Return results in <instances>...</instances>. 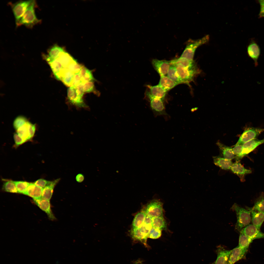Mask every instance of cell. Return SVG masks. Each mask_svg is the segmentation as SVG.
Here are the masks:
<instances>
[{
  "label": "cell",
  "instance_id": "obj_12",
  "mask_svg": "<svg viewBox=\"0 0 264 264\" xmlns=\"http://www.w3.org/2000/svg\"><path fill=\"white\" fill-rule=\"evenodd\" d=\"M153 67L160 76L167 74L171 65L170 61L154 59L152 61Z\"/></svg>",
  "mask_w": 264,
  "mask_h": 264
},
{
  "label": "cell",
  "instance_id": "obj_32",
  "mask_svg": "<svg viewBox=\"0 0 264 264\" xmlns=\"http://www.w3.org/2000/svg\"><path fill=\"white\" fill-rule=\"evenodd\" d=\"M152 226L161 231L167 230L166 223L163 216L153 218Z\"/></svg>",
  "mask_w": 264,
  "mask_h": 264
},
{
  "label": "cell",
  "instance_id": "obj_46",
  "mask_svg": "<svg viewBox=\"0 0 264 264\" xmlns=\"http://www.w3.org/2000/svg\"><path fill=\"white\" fill-rule=\"evenodd\" d=\"M260 14L261 16L264 17V6H261Z\"/></svg>",
  "mask_w": 264,
  "mask_h": 264
},
{
  "label": "cell",
  "instance_id": "obj_45",
  "mask_svg": "<svg viewBox=\"0 0 264 264\" xmlns=\"http://www.w3.org/2000/svg\"><path fill=\"white\" fill-rule=\"evenodd\" d=\"M76 179L77 182L81 183L82 182L84 179V176L82 174H78L76 176Z\"/></svg>",
  "mask_w": 264,
  "mask_h": 264
},
{
  "label": "cell",
  "instance_id": "obj_16",
  "mask_svg": "<svg viewBox=\"0 0 264 264\" xmlns=\"http://www.w3.org/2000/svg\"><path fill=\"white\" fill-rule=\"evenodd\" d=\"M264 143V139L259 140L255 139L244 143L242 145V157L253 151L259 145Z\"/></svg>",
  "mask_w": 264,
  "mask_h": 264
},
{
  "label": "cell",
  "instance_id": "obj_39",
  "mask_svg": "<svg viewBox=\"0 0 264 264\" xmlns=\"http://www.w3.org/2000/svg\"><path fill=\"white\" fill-rule=\"evenodd\" d=\"M28 120L25 117L22 116H19L16 117L14 121L13 125L15 130L24 124Z\"/></svg>",
  "mask_w": 264,
  "mask_h": 264
},
{
  "label": "cell",
  "instance_id": "obj_21",
  "mask_svg": "<svg viewBox=\"0 0 264 264\" xmlns=\"http://www.w3.org/2000/svg\"><path fill=\"white\" fill-rule=\"evenodd\" d=\"M217 251V257L215 264H227L231 250L219 248Z\"/></svg>",
  "mask_w": 264,
  "mask_h": 264
},
{
  "label": "cell",
  "instance_id": "obj_42",
  "mask_svg": "<svg viewBox=\"0 0 264 264\" xmlns=\"http://www.w3.org/2000/svg\"><path fill=\"white\" fill-rule=\"evenodd\" d=\"M233 153L237 159L242 158V154L243 150L242 145L236 144L235 146L232 148Z\"/></svg>",
  "mask_w": 264,
  "mask_h": 264
},
{
  "label": "cell",
  "instance_id": "obj_38",
  "mask_svg": "<svg viewBox=\"0 0 264 264\" xmlns=\"http://www.w3.org/2000/svg\"><path fill=\"white\" fill-rule=\"evenodd\" d=\"M83 85L84 90V92L90 93L93 92L97 95H99V92L95 89L93 82H87L84 83H82Z\"/></svg>",
  "mask_w": 264,
  "mask_h": 264
},
{
  "label": "cell",
  "instance_id": "obj_48",
  "mask_svg": "<svg viewBox=\"0 0 264 264\" xmlns=\"http://www.w3.org/2000/svg\"><path fill=\"white\" fill-rule=\"evenodd\" d=\"M134 264H142V262L140 261H137Z\"/></svg>",
  "mask_w": 264,
  "mask_h": 264
},
{
  "label": "cell",
  "instance_id": "obj_11",
  "mask_svg": "<svg viewBox=\"0 0 264 264\" xmlns=\"http://www.w3.org/2000/svg\"><path fill=\"white\" fill-rule=\"evenodd\" d=\"M68 99L71 104L79 108H87L82 98L77 94L75 87L73 86L68 88L67 90Z\"/></svg>",
  "mask_w": 264,
  "mask_h": 264
},
{
  "label": "cell",
  "instance_id": "obj_40",
  "mask_svg": "<svg viewBox=\"0 0 264 264\" xmlns=\"http://www.w3.org/2000/svg\"><path fill=\"white\" fill-rule=\"evenodd\" d=\"M251 209L258 212H264V198H262L257 201L253 208Z\"/></svg>",
  "mask_w": 264,
  "mask_h": 264
},
{
  "label": "cell",
  "instance_id": "obj_43",
  "mask_svg": "<svg viewBox=\"0 0 264 264\" xmlns=\"http://www.w3.org/2000/svg\"><path fill=\"white\" fill-rule=\"evenodd\" d=\"M50 181L43 179H40L35 181L33 183L36 186L43 188L49 184Z\"/></svg>",
  "mask_w": 264,
  "mask_h": 264
},
{
  "label": "cell",
  "instance_id": "obj_1",
  "mask_svg": "<svg viewBox=\"0 0 264 264\" xmlns=\"http://www.w3.org/2000/svg\"><path fill=\"white\" fill-rule=\"evenodd\" d=\"M36 130V125L28 121L15 130L13 135L16 147L31 140Z\"/></svg>",
  "mask_w": 264,
  "mask_h": 264
},
{
  "label": "cell",
  "instance_id": "obj_5",
  "mask_svg": "<svg viewBox=\"0 0 264 264\" xmlns=\"http://www.w3.org/2000/svg\"><path fill=\"white\" fill-rule=\"evenodd\" d=\"M175 66L183 83L191 82L199 72L197 65L190 67H185L180 64Z\"/></svg>",
  "mask_w": 264,
  "mask_h": 264
},
{
  "label": "cell",
  "instance_id": "obj_33",
  "mask_svg": "<svg viewBox=\"0 0 264 264\" xmlns=\"http://www.w3.org/2000/svg\"><path fill=\"white\" fill-rule=\"evenodd\" d=\"M253 241L243 233H240L238 246L242 248L248 250L249 246Z\"/></svg>",
  "mask_w": 264,
  "mask_h": 264
},
{
  "label": "cell",
  "instance_id": "obj_41",
  "mask_svg": "<svg viewBox=\"0 0 264 264\" xmlns=\"http://www.w3.org/2000/svg\"><path fill=\"white\" fill-rule=\"evenodd\" d=\"M161 231L158 229L152 227L150 231L148 238L154 239L159 238L161 235Z\"/></svg>",
  "mask_w": 264,
  "mask_h": 264
},
{
  "label": "cell",
  "instance_id": "obj_17",
  "mask_svg": "<svg viewBox=\"0 0 264 264\" xmlns=\"http://www.w3.org/2000/svg\"><path fill=\"white\" fill-rule=\"evenodd\" d=\"M248 55L253 61L255 66L258 65V60L260 54V50L258 45L255 43H251L247 48Z\"/></svg>",
  "mask_w": 264,
  "mask_h": 264
},
{
  "label": "cell",
  "instance_id": "obj_36",
  "mask_svg": "<svg viewBox=\"0 0 264 264\" xmlns=\"http://www.w3.org/2000/svg\"><path fill=\"white\" fill-rule=\"evenodd\" d=\"M16 186L18 193L23 194L26 191L30 183L22 181H13Z\"/></svg>",
  "mask_w": 264,
  "mask_h": 264
},
{
  "label": "cell",
  "instance_id": "obj_8",
  "mask_svg": "<svg viewBox=\"0 0 264 264\" xmlns=\"http://www.w3.org/2000/svg\"><path fill=\"white\" fill-rule=\"evenodd\" d=\"M147 216L154 218L163 216L162 203L157 200H154L148 204L143 211Z\"/></svg>",
  "mask_w": 264,
  "mask_h": 264
},
{
  "label": "cell",
  "instance_id": "obj_27",
  "mask_svg": "<svg viewBox=\"0 0 264 264\" xmlns=\"http://www.w3.org/2000/svg\"><path fill=\"white\" fill-rule=\"evenodd\" d=\"M146 215L143 211L140 212L135 216L132 224V229L141 227L144 222Z\"/></svg>",
  "mask_w": 264,
  "mask_h": 264
},
{
  "label": "cell",
  "instance_id": "obj_19",
  "mask_svg": "<svg viewBox=\"0 0 264 264\" xmlns=\"http://www.w3.org/2000/svg\"><path fill=\"white\" fill-rule=\"evenodd\" d=\"M248 210L251 212L253 224L260 230L262 225L264 221V212L256 211L252 209L251 208H249Z\"/></svg>",
  "mask_w": 264,
  "mask_h": 264
},
{
  "label": "cell",
  "instance_id": "obj_47",
  "mask_svg": "<svg viewBox=\"0 0 264 264\" xmlns=\"http://www.w3.org/2000/svg\"><path fill=\"white\" fill-rule=\"evenodd\" d=\"M261 6H264V0H260L259 1Z\"/></svg>",
  "mask_w": 264,
  "mask_h": 264
},
{
  "label": "cell",
  "instance_id": "obj_15",
  "mask_svg": "<svg viewBox=\"0 0 264 264\" xmlns=\"http://www.w3.org/2000/svg\"><path fill=\"white\" fill-rule=\"evenodd\" d=\"M248 250L239 246L231 250L227 264H234L238 261L244 258Z\"/></svg>",
  "mask_w": 264,
  "mask_h": 264
},
{
  "label": "cell",
  "instance_id": "obj_20",
  "mask_svg": "<svg viewBox=\"0 0 264 264\" xmlns=\"http://www.w3.org/2000/svg\"><path fill=\"white\" fill-rule=\"evenodd\" d=\"M146 86L150 90L148 92L152 96L164 100L167 92L158 84L154 86L147 85Z\"/></svg>",
  "mask_w": 264,
  "mask_h": 264
},
{
  "label": "cell",
  "instance_id": "obj_25",
  "mask_svg": "<svg viewBox=\"0 0 264 264\" xmlns=\"http://www.w3.org/2000/svg\"><path fill=\"white\" fill-rule=\"evenodd\" d=\"M158 84L166 92L178 85L168 77L165 76H160Z\"/></svg>",
  "mask_w": 264,
  "mask_h": 264
},
{
  "label": "cell",
  "instance_id": "obj_34",
  "mask_svg": "<svg viewBox=\"0 0 264 264\" xmlns=\"http://www.w3.org/2000/svg\"><path fill=\"white\" fill-rule=\"evenodd\" d=\"M54 75L59 72L63 68L57 58L48 62Z\"/></svg>",
  "mask_w": 264,
  "mask_h": 264
},
{
  "label": "cell",
  "instance_id": "obj_18",
  "mask_svg": "<svg viewBox=\"0 0 264 264\" xmlns=\"http://www.w3.org/2000/svg\"><path fill=\"white\" fill-rule=\"evenodd\" d=\"M43 188L30 183L24 194L30 196L33 199H37L41 198Z\"/></svg>",
  "mask_w": 264,
  "mask_h": 264
},
{
  "label": "cell",
  "instance_id": "obj_35",
  "mask_svg": "<svg viewBox=\"0 0 264 264\" xmlns=\"http://www.w3.org/2000/svg\"><path fill=\"white\" fill-rule=\"evenodd\" d=\"M2 189L5 191L12 193H18L17 191L13 181L8 180L4 182L3 184Z\"/></svg>",
  "mask_w": 264,
  "mask_h": 264
},
{
  "label": "cell",
  "instance_id": "obj_7",
  "mask_svg": "<svg viewBox=\"0 0 264 264\" xmlns=\"http://www.w3.org/2000/svg\"><path fill=\"white\" fill-rule=\"evenodd\" d=\"M33 0H20L11 4V6L15 17L16 26Z\"/></svg>",
  "mask_w": 264,
  "mask_h": 264
},
{
  "label": "cell",
  "instance_id": "obj_6",
  "mask_svg": "<svg viewBox=\"0 0 264 264\" xmlns=\"http://www.w3.org/2000/svg\"><path fill=\"white\" fill-rule=\"evenodd\" d=\"M152 227L151 224L144 222L141 227L131 229L130 232L131 237L133 240L141 242L146 247H148L147 241Z\"/></svg>",
  "mask_w": 264,
  "mask_h": 264
},
{
  "label": "cell",
  "instance_id": "obj_37",
  "mask_svg": "<svg viewBox=\"0 0 264 264\" xmlns=\"http://www.w3.org/2000/svg\"><path fill=\"white\" fill-rule=\"evenodd\" d=\"M83 66L79 64L75 59L71 62L67 67L68 69L74 74L79 72Z\"/></svg>",
  "mask_w": 264,
  "mask_h": 264
},
{
  "label": "cell",
  "instance_id": "obj_31",
  "mask_svg": "<svg viewBox=\"0 0 264 264\" xmlns=\"http://www.w3.org/2000/svg\"><path fill=\"white\" fill-rule=\"evenodd\" d=\"M171 65H175L180 64L184 67H190L197 65L194 60H189L186 58L180 57L179 58L170 61Z\"/></svg>",
  "mask_w": 264,
  "mask_h": 264
},
{
  "label": "cell",
  "instance_id": "obj_24",
  "mask_svg": "<svg viewBox=\"0 0 264 264\" xmlns=\"http://www.w3.org/2000/svg\"><path fill=\"white\" fill-rule=\"evenodd\" d=\"M231 169L233 173L240 177L252 172L251 170L245 168L241 163L238 162L233 164Z\"/></svg>",
  "mask_w": 264,
  "mask_h": 264
},
{
  "label": "cell",
  "instance_id": "obj_9",
  "mask_svg": "<svg viewBox=\"0 0 264 264\" xmlns=\"http://www.w3.org/2000/svg\"><path fill=\"white\" fill-rule=\"evenodd\" d=\"M264 131V128L249 127L246 129L240 136L236 144L242 145L256 138Z\"/></svg>",
  "mask_w": 264,
  "mask_h": 264
},
{
  "label": "cell",
  "instance_id": "obj_29",
  "mask_svg": "<svg viewBox=\"0 0 264 264\" xmlns=\"http://www.w3.org/2000/svg\"><path fill=\"white\" fill-rule=\"evenodd\" d=\"M79 72L81 76V83H83L87 82H93L95 80L91 71L84 66L81 69Z\"/></svg>",
  "mask_w": 264,
  "mask_h": 264
},
{
  "label": "cell",
  "instance_id": "obj_22",
  "mask_svg": "<svg viewBox=\"0 0 264 264\" xmlns=\"http://www.w3.org/2000/svg\"><path fill=\"white\" fill-rule=\"evenodd\" d=\"M60 179L58 178L50 181L47 186L43 188L41 198L50 201L52 197L54 188Z\"/></svg>",
  "mask_w": 264,
  "mask_h": 264
},
{
  "label": "cell",
  "instance_id": "obj_44",
  "mask_svg": "<svg viewBox=\"0 0 264 264\" xmlns=\"http://www.w3.org/2000/svg\"><path fill=\"white\" fill-rule=\"evenodd\" d=\"M81 76L79 72L75 73L74 76L73 83L72 86L76 87L81 83Z\"/></svg>",
  "mask_w": 264,
  "mask_h": 264
},
{
  "label": "cell",
  "instance_id": "obj_14",
  "mask_svg": "<svg viewBox=\"0 0 264 264\" xmlns=\"http://www.w3.org/2000/svg\"><path fill=\"white\" fill-rule=\"evenodd\" d=\"M35 204L42 210L47 214L49 218L53 220L56 219L51 210L49 200L42 198L37 199H33Z\"/></svg>",
  "mask_w": 264,
  "mask_h": 264
},
{
  "label": "cell",
  "instance_id": "obj_4",
  "mask_svg": "<svg viewBox=\"0 0 264 264\" xmlns=\"http://www.w3.org/2000/svg\"><path fill=\"white\" fill-rule=\"evenodd\" d=\"M209 39V35H207L198 40H189L180 57L186 58L190 60H193L194 54L196 49L199 46L207 43Z\"/></svg>",
  "mask_w": 264,
  "mask_h": 264
},
{
  "label": "cell",
  "instance_id": "obj_10",
  "mask_svg": "<svg viewBox=\"0 0 264 264\" xmlns=\"http://www.w3.org/2000/svg\"><path fill=\"white\" fill-rule=\"evenodd\" d=\"M146 97L150 102L151 109L155 115H167L163 100L157 98L152 96L147 91L146 93Z\"/></svg>",
  "mask_w": 264,
  "mask_h": 264
},
{
  "label": "cell",
  "instance_id": "obj_28",
  "mask_svg": "<svg viewBox=\"0 0 264 264\" xmlns=\"http://www.w3.org/2000/svg\"><path fill=\"white\" fill-rule=\"evenodd\" d=\"M218 145L221 151L224 158L231 160L235 157L231 148L226 146L219 143H218Z\"/></svg>",
  "mask_w": 264,
  "mask_h": 264
},
{
  "label": "cell",
  "instance_id": "obj_13",
  "mask_svg": "<svg viewBox=\"0 0 264 264\" xmlns=\"http://www.w3.org/2000/svg\"><path fill=\"white\" fill-rule=\"evenodd\" d=\"M242 233L251 239L254 240L261 238H264V233L261 232L253 224H249L241 231Z\"/></svg>",
  "mask_w": 264,
  "mask_h": 264
},
{
  "label": "cell",
  "instance_id": "obj_23",
  "mask_svg": "<svg viewBox=\"0 0 264 264\" xmlns=\"http://www.w3.org/2000/svg\"><path fill=\"white\" fill-rule=\"evenodd\" d=\"M214 164L222 169L228 170L231 169L233 164L231 160L220 156L213 157Z\"/></svg>",
  "mask_w": 264,
  "mask_h": 264
},
{
  "label": "cell",
  "instance_id": "obj_3",
  "mask_svg": "<svg viewBox=\"0 0 264 264\" xmlns=\"http://www.w3.org/2000/svg\"><path fill=\"white\" fill-rule=\"evenodd\" d=\"M231 209L235 211L237 215V220L235 228L241 231L250 224L251 220V212L236 203L233 205Z\"/></svg>",
  "mask_w": 264,
  "mask_h": 264
},
{
  "label": "cell",
  "instance_id": "obj_26",
  "mask_svg": "<svg viewBox=\"0 0 264 264\" xmlns=\"http://www.w3.org/2000/svg\"><path fill=\"white\" fill-rule=\"evenodd\" d=\"M56 58H58L63 68H67L74 59L64 50L61 52Z\"/></svg>",
  "mask_w": 264,
  "mask_h": 264
},
{
  "label": "cell",
  "instance_id": "obj_2",
  "mask_svg": "<svg viewBox=\"0 0 264 264\" xmlns=\"http://www.w3.org/2000/svg\"><path fill=\"white\" fill-rule=\"evenodd\" d=\"M36 5L35 1L33 0L20 19L16 27L23 25L28 28H32L40 22L41 20L37 18L35 14V8Z\"/></svg>",
  "mask_w": 264,
  "mask_h": 264
},
{
  "label": "cell",
  "instance_id": "obj_30",
  "mask_svg": "<svg viewBox=\"0 0 264 264\" xmlns=\"http://www.w3.org/2000/svg\"><path fill=\"white\" fill-rule=\"evenodd\" d=\"M167 75V77L178 85L183 83L175 65H171Z\"/></svg>",
  "mask_w": 264,
  "mask_h": 264
}]
</instances>
